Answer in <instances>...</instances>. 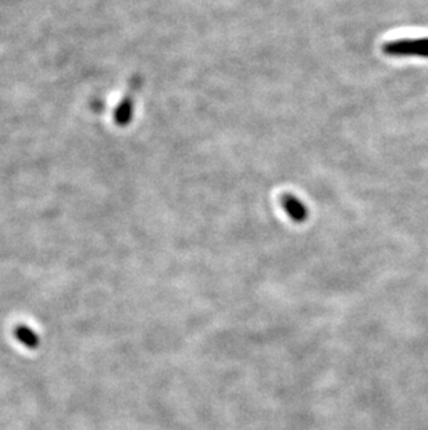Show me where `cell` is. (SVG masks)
<instances>
[{
    "mask_svg": "<svg viewBox=\"0 0 428 430\" xmlns=\"http://www.w3.org/2000/svg\"><path fill=\"white\" fill-rule=\"evenodd\" d=\"M382 52L386 56H395V57L415 56V57L428 59V38L389 41L382 45Z\"/></svg>",
    "mask_w": 428,
    "mask_h": 430,
    "instance_id": "6da1fadb",
    "label": "cell"
},
{
    "mask_svg": "<svg viewBox=\"0 0 428 430\" xmlns=\"http://www.w3.org/2000/svg\"><path fill=\"white\" fill-rule=\"evenodd\" d=\"M280 203L284 208L286 215L295 223H303L307 219V216H309L307 206L298 196H295L292 193H283L280 196Z\"/></svg>",
    "mask_w": 428,
    "mask_h": 430,
    "instance_id": "7a4b0ae2",
    "label": "cell"
},
{
    "mask_svg": "<svg viewBox=\"0 0 428 430\" xmlns=\"http://www.w3.org/2000/svg\"><path fill=\"white\" fill-rule=\"evenodd\" d=\"M14 335L28 348H37L39 345V337L28 326H24V325L18 326L14 330Z\"/></svg>",
    "mask_w": 428,
    "mask_h": 430,
    "instance_id": "3957f363",
    "label": "cell"
}]
</instances>
